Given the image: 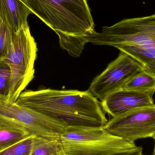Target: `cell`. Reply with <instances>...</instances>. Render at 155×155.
<instances>
[{"mask_svg": "<svg viewBox=\"0 0 155 155\" xmlns=\"http://www.w3.org/2000/svg\"><path fill=\"white\" fill-rule=\"evenodd\" d=\"M15 104L61 120L67 126L102 127L108 121L101 102L87 90H26Z\"/></svg>", "mask_w": 155, "mask_h": 155, "instance_id": "obj_1", "label": "cell"}, {"mask_svg": "<svg viewBox=\"0 0 155 155\" xmlns=\"http://www.w3.org/2000/svg\"><path fill=\"white\" fill-rule=\"evenodd\" d=\"M31 12L54 31L79 36L95 32L87 0H27Z\"/></svg>", "mask_w": 155, "mask_h": 155, "instance_id": "obj_2", "label": "cell"}, {"mask_svg": "<svg viewBox=\"0 0 155 155\" xmlns=\"http://www.w3.org/2000/svg\"><path fill=\"white\" fill-rule=\"evenodd\" d=\"M60 139L65 155H111L137 147L104 127L68 126Z\"/></svg>", "mask_w": 155, "mask_h": 155, "instance_id": "obj_3", "label": "cell"}, {"mask_svg": "<svg viewBox=\"0 0 155 155\" xmlns=\"http://www.w3.org/2000/svg\"><path fill=\"white\" fill-rule=\"evenodd\" d=\"M38 51L29 25L14 33L12 42L3 60L10 66L11 76L5 101L15 104L34 78V65Z\"/></svg>", "mask_w": 155, "mask_h": 155, "instance_id": "obj_4", "label": "cell"}, {"mask_svg": "<svg viewBox=\"0 0 155 155\" xmlns=\"http://www.w3.org/2000/svg\"><path fill=\"white\" fill-rule=\"evenodd\" d=\"M87 39L96 45L155 47V13L124 19L112 26H104L100 32H95Z\"/></svg>", "mask_w": 155, "mask_h": 155, "instance_id": "obj_5", "label": "cell"}, {"mask_svg": "<svg viewBox=\"0 0 155 155\" xmlns=\"http://www.w3.org/2000/svg\"><path fill=\"white\" fill-rule=\"evenodd\" d=\"M0 96V124L26 132L30 135L60 139L67 126L55 119L15 104H8Z\"/></svg>", "mask_w": 155, "mask_h": 155, "instance_id": "obj_6", "label": "cell"}, {"mask_svg": "<svg viewBox=\"0 0 155 155\" xmlns=\"http://www.w3.org/2000/svg\"><path fill=\"white\" fill-rule=\"evenodd\" d=\"M144 70L137 61L123 52L106 69L95 78L87 91L102 102L107 96L123 87Z\"/></svg>", "mask_w": 155, "mask_h": 155, "instance_id": "obj_7", "label": "cell"}, {"mask_svg": "<svg viewBox=\"0 0 155 155\" xmlns=\"http://www.w3.org/2000/svg\"><path fill=\"white\" fill-rule=\"evenodd\" d=\"M104 128L131 143L155 136V104L137 108L112 117Z\"/></svg>", "mask_w": 155, "mask_h": 155, "instance_id": "obj_8", "label": "cell"}, {"mask_svg": "<svg viewBox=\"0 0 155 155\" xmlns=\"http://www.w3.org/2000/svg\"><path fill=\"white\" fill-rule=\"evenodd\" d=\"M101 103L105 112L112 117L155 104L152 95L124 89L110 94Z\"/></svg>", "mask_w": 155, "mask_h": 155, "instance_id": "obj_9", "label": "cell"}, {"mask_svg": "<svg viewBox=\"0 0 155 155\" xmlns=\"http://www.w3.org/2000/svg\"><path fill=\"white\" fill-rule=\"evenodd\" d=\"M31 13L27 0H0V15L14 33L28 24L27 18Z\"/></svg>", "mask_w": 155, "mask_h": 155, "instance_id": "obj_10", "label": "cell"}, {"mask_svg": "<svg viewBox=\"0 0 155 155\" xmlns=\"http://www.w3.org/2000/svg\"><path fill=\"white\" fill-rule=\"evenodd\" d=\"M115 48L128 54L139 62L145 71L155 76V47L120 45Z\"/></svg>", "mask_w": 155, "mask_h": 155, "instance_id": "obj_11", "label": "cell"}, {"mask_svg": "<svg viewBox=\"0 0 155 155\" xmlns=\"http://www.w3.org/2000/svg\"><path fill=\"white\" fill-rule=\"evenodd\" d=\"M122 89L148 93L153 95L155 93V76L143 70L132 78Z\"/></svg>", "mask_w": 155, "mask_h": 155, "instance_id": "obj_12", "label": "cell"}, {"mask_svg": "<svg viewBox=\"0 0 155 155\" xmlns=\"http://www.w3.org/2000/svg\"><path fill=\"white\" fill-rule=\"evenodd\" d=\"M30 155H65L61 139L35 136Z\"/></svg>", "mask_w": 155, "mask_h": 155, "instance_id": "obj_13", "label": "cell"}, {"mask_svg": "<svg viewBox=\"0 0 155 155\" xmlns=\"http://www.w3.org/2000/svg\"><path fill=\"white\" fill-rule=\"evenodd\" d=\"M55 33L59 36L61 47L67 51L73 57H79L85 45L88 43L87 36L70 35L60 31H55Z\"/></svg>", "mask_w": 155, "mask_h": 155, "instance_id": "obj_14", "label": "cell"}, {"mask_svg": "<svg viewBox=\"0 0 155 155\" xmlns=\"http://www.w3.org/2000/svg\"><path fill=\"white\" fill-rule=\"evenodd\" d=\"M31 136L20 129L0 124V152Z\"/></svg>", "mask_w": 155, "mask_h": 155, "instance_id": "obj_15", "label": "cell"}, {"mask_svg": "<svg viewBox=\"0 0 155 155\" xmlns=\"http://www.w3.org/2000/svg\"><path fill=\"white\" fill-rule=\"evenodd\" d=\"M13 35L7 22L0 15V60H3L8 53Z\"/></svg>", "mask_w": 155, "mask_h": 155, "instance_id": "obj_16", "label": "cell"}, {"mask_svg": "<svg viewBox=\"0 0 155 155\" xmlns=\"http://www.w3.org/2000/svg\"><path fill=\"white\" fill-rule=\"evenodd\" d=\"M35 136L32 135L0 152V155H30Z\"/></svg>", "mask_w": 155, "mask_h": 155, "instance_id": "obj_17", "label": "cell"}, {"mask_svg": "<svg viewBox=\"0 0 155 155\" xmlns=\"http://www.w3.org/2000/svg\"><path fill=\"white\" fill-rule=\"evenodd\" d=\"M11 76L10 66L4 60H0V96L5 99L9 92Z\"/></svg>", "mask_w": 155, "mask_h": 155, "instance_id": "obj_18", "label": "cell"}, {"mask_svg": "<svg viewBox=\"0 0 155 155\" xmlns=\"http://www.w3.org/2000/svg\"><path fill=\"white\" fill-rule=\"evenodd\" d=\"M111 155H143V148L141 147H137L133 150L122 153H117Z\"/></svg>", "mask_w": 155, "mask_h": 155, "instance_id": "obj_19", "label": "cell"}, {"mask_svg": "<svg viewBox=\"0 0 155 155\" xmlns=\"http://www.w3.org/2000/svg\"><path fill=\"white\" fill-rule=\"evenodd\" d=\"M153 139L154 140L155 145L154 147L153 153V155H155V136L154 137Z\"/></svg>", "mask_w": 155, "mask_h": 155, "instance_id": "obj_20", "label": "cell"}]
</instances>
